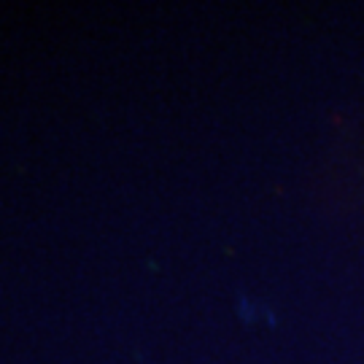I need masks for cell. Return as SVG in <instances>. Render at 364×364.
<instances>
[]
</instances>
